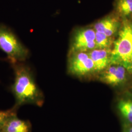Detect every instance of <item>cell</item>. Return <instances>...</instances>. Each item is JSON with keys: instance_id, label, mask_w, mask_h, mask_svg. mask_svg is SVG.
Here are the masks:
<instances>
[{"instance_id": "1", "label": "cell", "mask_w": 132, "mask_h": 132, "mask_svg": "<svg viewBox=\"0 0 132 132\" xmlns=\"http://www.w3.org/2000/svg\"><path fill=\"white\" fill-rule=\"evenodd\" d=\"M14 71V82L11 90L18 107L25 104H38L41 102V94L28 66L23 62L12 63Z\"/></svg>"}, {"instance_id": "2", "label": "cell", "mask_w": 132, "mask_h": 132, "mask_svg": "<svg viewBox=\"0 0 132 132\" xmlns=\"http://www.w3.org/2000/svg\"><path fill=\"white\" fill-rule=\"evenodd\" d=\"M114 42L111 51V64L123 66L132 72V23L125 21Z\"/></svg>"}, {"instance_id": "3", "label": "cell", "mask_w": 132, "mask_h": 132, "mask_svg": "<svg viewBox=\"0 0 132 132\" xmlns=\"http://www.w3.org/2000/svg\"><path fill=\"white\" fill-rule=\"evenodd\" d=\"M0 50L6 54L11 63L23 62L29 56L28 48L11 30L0 24Z\"/></svg>"}, {"instance_id": "4", "label": "cell", "mask_w": 132, "mask_h": 132, "mask_svg": "<svg viewBox=\"0 0 132 132\" xmlns=\"http://www.w3.org/2000/svg\"><path fill=\"white\" fill-rule=\"evenodd\" d=\"M69 70L77 76H83L95 71L94 64L89 53L85 52H75L70 62Z\"/></svg>"}, {"instance_id": "5", "label": "cell", "mask_w": 132, "mask_h": 132, "mask_svg": "<svg viewBox=\"0 0 132 132\" xmlns=\"http://www.w3.org/2000/svg\"><path fill=\"white\" fill-rule=\"evenodd\" d=\"M95 48V30L88 28L80 30L76 33L72 46L73 52H86Z\"/></svg>"}, {"instance_id": "6", "label": "cell", "mask_w": 132, "mask_h": 132, "mask_svg": "<svg viewBox=\"0 0 132 132\" xmlns=\"http://www.w3.org/2000/svg\"><path fill=\"white\" fill-rule=\"evenodd\" d=\"M126 69L121 65L110 64L105 69L101 76V79L109 85H119L126 79Z\"/></svg>"}, {"instance_id": "7", "label": "cell", "mask_w": 132, "mask_h": 132, "mask_svg": "<svg viewBox=\"0 0 132 132\" xmlns=\"http://www.w3.org/2000/svg\"><path fill=\"white\" fill-rule=\"evenodd\" d=\"M88 53L94 64L95 71H102L111 64V51L110 49L95 48Z\"/></svg>"}, {"instance_id": "8", "label": "cell", "mask_w": 132, "mask_h": 132, "mask_svg": "<svg viewBox=\"0 0 132 132\" xmlns=\"http://www.w3.org/2000/svg\"><path fill=\"white\" fill-rule=\"evenodd\" d=\"M118 27V19L113 16H109L101 20L94 25L95 31L104 33L111 37L117 32Z\"/></svg>"}, {"instance_id": "9", "label": "cell", "mask_w": 132, "mask_h": 132, "mask_svg": "<svg viewBox=\"0 0 132 132\" xmlns=\"http://www.w3.org/2000/svg\"><path fill=\"white\" fill-rule=\"evenodd\" d=\"M30 129L28 121L19 119L16 115L6 121L0 132H30Z\"/></svg>"}, {"instance_id": "10", "label": "cell", "mask_w": 132, "mask_h": 132, "mask_svg": "<svg viewBox=\"0 0 132 132\" xmlns=\"http://www.w3.org/2000/svg\"><path fill=\"white\" fill-rule=\"evenodd\" d=\"M118 109L123 117L132 124V100L122 99L118 103Z\"/></svg>"}, {"instance_id": "11", "label": "cell", "mask_w": 132, "mask_h": 132, "mask_svg": "<svg viewBox=\"0 0 132 132\" xmlns=\"http://www.w3.org/2000/svg\"><path fill=\"white\" fill-rule=\"evenodd\" d=\"M116 6L118 12L123 16L132 15V0H117Z\"/></svg>"}, {"instance_id": "12", "label": "cell", "mask_w": 132, "mask_h": 132, "mask_svg": "<svg viewBox=\"0 0 132 132\" xmlns=\"http://www.w3.org/2000/svg\"><path fill=\"white\" fill-rule=\"evenodd\" d=\"M104 33L95 31V43L96 48L109 49L112 45V41Z\"/></svg>"}, {"instance_id": "13", "label": "cell", "mask_w": 132, "mask_h": 132, "mask_svg": "<svg viewBox=\"0 0 132 132\" xmlns=\"http://www.w3.org/2000/svg\"><path fill=\"white\" fill-rule=\"evenodd\" d=\"M17 108V107H15L14 108L8 110H0V130L10 118L16 115V110Z\"/></svg>"}, {"instance_id": "14", "label": "cell", "mask_w": 132, "mask_h": 132, "mask_svg": "<svg viewBox=\"0 0 132 132\" xmlns=\"http://www.w3.org/2000/svg\"><path fill=\"white\" fill-rule=\"evenodd\" d=\"M124 132H132V125L128 126L125 128Z\"/></svg>"}]
</instances>
